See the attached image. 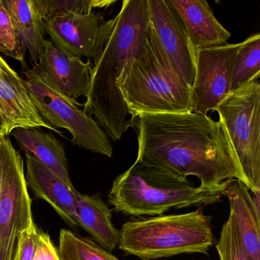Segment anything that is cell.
<instances>
[{
  "label": "cell",
  "mask_w": 260,
  "mask_h": 260,
  "mask_svg": "<svg viewBox=\"0 0 260 260\" xmlns=\"http://www.w3.org/2000/svg\"><path fill=\"white\" fill-rule=\"evenodd\" d=\"M135 162L182 177L193 176L199 186L213 188L244 178L218 121L204 114H141L135 119ZM246 185V184H245Z\"/></svg>",
  "instance_id": "6da1fadb"
},
{
  "label": "cell",
  "mask_w": 260,
  "mask_h": 260,
  "mask_svg": "<svg viewBox=\"0 0 260 260\" xmlns=\"http://www.w3.org/2000/svg\"><path fill=\"white\" fill-rule=\"evenodd\" d=\"M112 19V28L93 63L83 111L95 115L108 137L117 141L130 127L135 128V118L121 95L119 80L145 45L147 0H124Z\"/></svg>",
  "instance_id": "7a4b0ae2"
},
{
  "label": "cell",
  "mask_w": 260,
  "mask_h": 260,
  "mask_svg": "<svg viewBox=\"0 0 260 260\" xmlns=\"http://www.w3.org/2000/svg\"><path fill=\"white\" fill-rule=\"evenodd\" d=\"M231 181L213 188H202L196 186L187 178L135 162L115 178L108 198L117 212L150 217L171 209L214 205L224 196Z\"/></svg>",
  "instance_id": "3957f363"
},
{
  "label": "cell",
  "mask_w": 260,
  "mask_h": 260,
  "mask_svg": "<svg viewBox=\"0 0 260 260\" xmlns=\"http://www.w3.org/2000/svg\"><path fill=\"white\" fill-rule=\"evenodd\" d=\"M214 242L211 217L199 207L184 214L132 219L120 230L118 247L126 255L153 260L180 254H207Z\"/></svg>",
  "instance_id": "277c9868"
},
{
  "label": "cell",
  "mask_w": 260,
  "mask_h": 260,
  "mask_svg": "<svg viewBox=\"0 0 260 260\" xmlns=\"http://www.w3.org/2000/svg\"><path fill=\"white\" fill-rule=\"evenodd\" d=\"M134 118L141 114L192 112L191 88L167 64L148 36L119 80Z\"/></svg>",
  "instance_id": "5b68a950"
},
{
  "label": "cell",
  "mask_w": 260,
  "mask_h": 260,
  "mask_svg": "<svg viewBox=\"0 0 260 260\" xmlns=\"http://www.w3.org/2000/svg\"><path fill=\"white\" fill-rule=\"evenodd\" d=\"M219 125L238 162L245 184L260 194V84L258 79L231 92L215 109Z\"/></svg>",
  "instance_id": "8992f818"
},
{
  "label": "cell",
  "mask_w": 260,
  "mask_h": 260,
  "mask_svg": "<svg viewBox=\"0 0 260 260\" xmlns=\"http://www.w3.org/2000/svg\"><path fill=\"white\" fill-rule=\"evenodd\" d=\"M23 74L24 86L46 122L54 128L68 130L74 145L112 157L113 148L109 137L92 116L47 85L36 68H27Z\"/></svg>",
  "instance_id": "52a82bcc"
},
{
  "label": "cell",
  "mask_w": 260,
  "mask_h": 260,
  "mask_svg": "<svg viewBox=\"0 0 260 260\" xmlns=\"http://www.w3.org/2000/svg\"><path fill=\"white\" fill-rule=\"evenodd\" d=\"M23 158L9 136L2 141L0 260H13L21 233L34 224Z\"/></svg>",
  "instance_id": "ba28073f"
},
{
  "label": "cell",
  "mask_w": 260,
  "mask_h": 260,
  "mask_svg": "<svg viewBox=\"0 0 260 260\" xmlns=\"http://www.w3.org/2000/svg\"><path fill=\"white\" fill-rule=\"evenodd\" d=\"M148 36L167 64L190 87L196 77V53L166 0H147Z\"/></svg>",
  "instance_id": "9c48e42d"
},
{
  "label": "cell",
  "mask_w": 260,
  "mask_h": 260,
  "mask_svg": "<svg viewBox=\"0 0 260 260\" xmlns=\"http://www.w3.org/2000/svg\"><path fill=\"white\" fill-rule=\"evenodd\" d=\"M241 43L199 50L191 87L192 112L207 115L231 94L233 63Z\"/></svg>",
  "instance_id": "30bf717a"
},
{
  "label": "cell",
  "mask_w": 260,
  "mask_h": 260,
  "mask_svg": "<svg viewBox=\"0 0 260 260\" xmlns=\"http://www.w3.org/2000/svg\"><path fill=\"white\" fill-rule=\"evenodd\" d=\"M53 45L73 57L98 59L113 19L104 21L101 13L67 14L44 21Z\"/></svg>",
  "instance_id": "8fae6325"
},
{
  "label": "cell",
  "mask_w": 260,
  "mask_h": 260,
  "mask_svg": "<svg viewBox=\"0 0 260 260\" xmlns=\"http://www.w3.org/2000/svg\"><path fill=\"white\" fill-rule=\"evenodd\" d=\"M47 85L80 106L77 100L86 97L90 83L92 63L73 57L45 41L43 52L34 67Z\"/></svg>",
  "instance_id": "7c38bea8"
},
{
  "label": "cell",
  "mask_w": 260,
  "mask_h": 260,
  "mask_svg": "<svg viewBox=\"0 0 260 260\" xmlns=\"http://www.w3.org/2000/svg\"><path fill=\"white\" fill-rule=\"evenodd\" d=\"M186 33L196 53L221 46L231 34L218 22L205 0H166Z\"/></svg>",
  "instance_id": "4fadbf2b"
},
{
  "label": "cell",
  "mask_w": 260,
  "mask_h": 260,
  "mask_svg": "<svg viewBox=\"0 0 260 260\" xmlns=\"http://www.w3.org/2000/svg\"><path fill=\"white\" fill-rule=\"evenodd\" d=\"M0 135L7 137L18 128H46L62 135L42 118L30 99L23 80L0 77Z\"/></svg>",
  "instance_id": "5bb4252c"
},
{
  "label": "cell",
  "mask_w": 260,
  "mask_h": 260,
  "mask_svg": "<svg viewBox=\"0 0 260 260\" xmlns=\"http://www.w3.org/2000/svg\"><path fill=\"white\" fill-rule=\"evenodd\" d=\"M239 237L251 260H260V194H253L244 182L234 179L224 191Z\"/></svg>",
  "instance_id": "9a60e30c"
},
{
  "label": "cell",
  "mask_w": 260,
  "mask_h": 260,
  "mask_svg": "<svg viewBox=\"0 0 260 260\" xmlns=\"http://www.w3.org/2000/svg\"><path fill=\"white\" fill-rule=\"evenodd\" d=\"M27 186L39 199L46 201L70 225L77 226L75 217L77 190L31 156L25 154Z\"/></svg>",
  "instance_id": "2e32d148"
},
{
  "label": "cell",
  "mask_w": 260,
  "mask_h": 260,
  "mask_svg": "<svg viewBox=\"0 0 260 260\" xmlns=\"http://www.w3.org/2000/svg\"><path fill=\"white\" fill-rule=\"evenodd\" d=\"M75 217L77 226L89 233L102 247L110 252L118 247L120 230L114 225L112 211L100 194L77 191Z\"/></svg>",
  "instance_id": "e0dca14e"
},
{
  "label": "cell",
  "mask_w": 260,
  "mask_h": 260,
  "mask_svg": "<svg viewBox=\"0 0 260 260\" xmlns=\"http://www.w3.org/2000/svg\"><path fill=\"white\" fill-rule=\"evenodd\" d=\"M11 135L25 154L34 158L67 184L74 186L64 147L53 134L46 133L39 128H18Z\"/></svg>",
  "instance_id": "ac0fdd59"
},
{
  "label": "cell",
  "mask_w": 260,
  "mask_h": 260,
  "mask_svg": "<svg viewBox=\"0 0 260 260\" xmlns=\"http://www.w3.org/2000/svg\"><path fill=\"white\" fill-rule=\"evenodd\" d=\"M15 30L36 66L45 48V22L39 13L36 0H3Z\"/></svg>",
  "instance_id": "d6986e66"
},
{
  "label": "cell",
  "mask_w": 260,
  "mask_h": 260,
  "mask_svg": "<svg viewBox=\"0 0 260 260\" xmlns=\"http://www.w3.org/2000/svg\"><path fill=\"white\" fill-rule=\"evenodd\" d=\"M260 35L249 36L241 42L233 63L231 93L259 79Z\"/></svg>",
  "instance_id": "ffe728a7"
},
{
  "label": "cell",
  "mask_w": 260,
  "mask_h": 260,
  "mask_svg": "<svg viewBox=\"0 0 260 260\" xmlns=\"http://www.w3.org/2000/svg\"><path fill=\"white\" fill-rule=\"evenodd\" d=\"M61 260H120L90 239L62 229L59 238Z\"/></svg>",
  "instance_id": "44dd1931"
},
{
  "label": "cell",
  "mask_w": 260,
  "mask_h": 260,
  "mask_svg": "<svg viewBox=\"0 0 260 260\" xmlns=\"http://www.w3.org/2000/svg\"><path fill=\"white\" fill-rule=\"evenodd\" d=\"M44 21L62 15H88L95 9L106 8L115 1L109 0H36Z\"/></svg>",
  "instance_id": "7402d4cb"
},
{
  "label": "cell",
  "mask_w": 260,
  "mask_h": 260,
  "mask_svg": "<svg viewBox=\"0 0 260 260\" xmlns=\"http://www.w3.org/2000/svg\"><path fill=\"white\" fill-rule=\"evenodd\" d=\"M0 51L20 62L24 69L28 68L25 59L26 50L15 30L3 0H0Z\"/></svg>",
  "instance_id": "603a6c76"
},
{
  "label": "cell",
  "mask_w": 260,
  "mask_h": 260,
  "mask_svg": "<svg viewBox=\"0 0 260 260\" xmlns=\"http://www.w3.org/2000/svg\"><path fill=\"white\" fill-rule=\"evenodd\" d=\"M216 249L220 260H251L242 244L234 220L230 215L222 226Z\"/></svg>",
  "instance_id": "cb8c5ba5"
},
{
  "label": "cell",
  "mask_w": 260,
  "mask_h": 260,
  "mask_svg": "<svg viewBox=\"0 0 260 260\" xmlns=\"http://www.w3.org/2000/svg\"><path fill=\"white\" fill-rule=\"evenodd\" d=\"M40 230L36 223L21 233L13 260H34Z\"/></svg>",
  "instance_id": "d4e9b609"
},
{
  "label": "cell",
  "mask_w": 260,
  "mask_h": 260,
  "mask_svg": "<svg viewBox=\"0 0 260 260\" xmlns=\"http://www.w3.org/2000/svg\"><path fill=\"white\" fill-rule=\"evenodd\" d=\"M34 260H61L58 249L53 244L49 234L40 231Z\"/></svg>",
  "instance_id": "484cf974"
},
{
  "label": "cell",
  "mask_w": 260,
  "mask_h": 260,
  "mask_svg": "<svg viewBox=\"0 0 260 260\" xmlns=\"http://www.w3.org/2000/svg\"><path fill=\"white\" fill-rule=\"evenodd\" d=\"M0 77L11 79L13 80H22V78L15 71L5 59L0 55Z\"/></svg>",
  "instance_id": "4316f807"
},
{
  "label": "cell",
  "mask_w": 260,
  "mask_h": 260,
  "mask_svg": "<svg viewBox=\"0 0 260 260\" xmlns=\"http://www.w3.org/2000/svg\"><path fill=\"white\" fill-rule=\"evenodd\" d=\"M4 137L0 135V186L2 182V141Z\"/></svg>",
  "instance_id": "83f0119b"
},
{
  "label": "cell",
  "mask_w": 260,
  "mask_h": 260,
  "mask_svg": "<svg viewBox=\"0 0 260 260\" xmlns=\"http://www.w3.org/2000/svg\"><path fill=\"white\" fill-rule=\"evenodd\" d=\"M0 125H1V121H0Z\"/></svg>",
  "instance_id": "f1b7e54d"
}]
</instances>
